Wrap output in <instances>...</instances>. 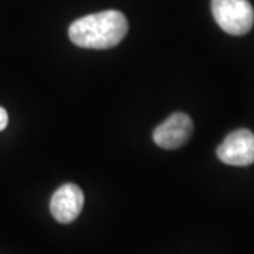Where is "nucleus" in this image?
<instances>
[{"instance_id": "obj_5", "label": "nucleus", "mask_w": 254, "mask_h": 254, "mask_svg": "<svg viewBox=\"0 0 254 254\" xmlns=\"http://www.w3.org/2000/svg\"><path fill=\"white\" fill-rule=\"evenodd\" d=\"M83 192L75 184H64L55 190L50 200V212L60 223H71L83 208Z\"/></svg>"}, {"instance_id": "obj_2", "label": "nucleus", "mask_w": 254, "mask_h": 254, "mask_svg": "<svg viewBox=\"0 0 254 254\" xmlns=\"http://www.w3.org/2000/svg\"><path fill=\"white\" fill-rule=\"evenodd\" d=\"M212 14L230 36L247 34L254 24V9L249 0H212Z\"/></svg>"}, {"instance_id": "obj_6", "label": "nucleus", "mask_w": 254, "mask_h": 254, "mask_svg": "<svg viewBox=\"0 0 254 254\" xmlns=\"http://www.w3.org/2000/svg\"><path fill=\"white\" fill-rule=\"evenodd\" d=\"M7 123H9V116H7V112H6V109L0 108V131L6 128Z\"/></svg>"}, {"instance_id": "obj_1", "label": "nucleus", "mask_w": 254, "mask_h": 254, "mask_svg": "<svg viewBox=\"0 0 254 254\" xmlns=\"http://www.w3.org/2000/svg\"><path fill=\"white\" fill-rule=\"evenodd\" d=\"M128 24L123 13L105 10L75 20L69 26V40L75 46L89 50H108L126 37Z\"/></svg>"}, {"instance_id": "obj_3", "label": "nucleus", "mask_w": 254, "mask_h": 254, "mask_svg": "<svg viewBox=\"0 0 254 254\" xmlns=\"http://www.w3.org/2000/svg\"><path fill=\"white\" fill-rule=\"evenodd\" d=\"M222 163L246 167L254 163V134L247 128L232 131L216 150Z\"/></svg>"}, {"instance_id": "obj_4", "label": "nucleus", "mask_w": 254, "mask_h": 254, "mask_svg": "<svg viewBox=\"0 0 254 254\" xmlns=\"http://www.w3.org/2000/svg\"><path fill=\"white\" fill-rule=\"evenodd\" d=\"M193 131V122L185 113H174L163 122L153 133L155 144L165 150L180 148L190 140Z\"/></svg>"}]
</instances>
